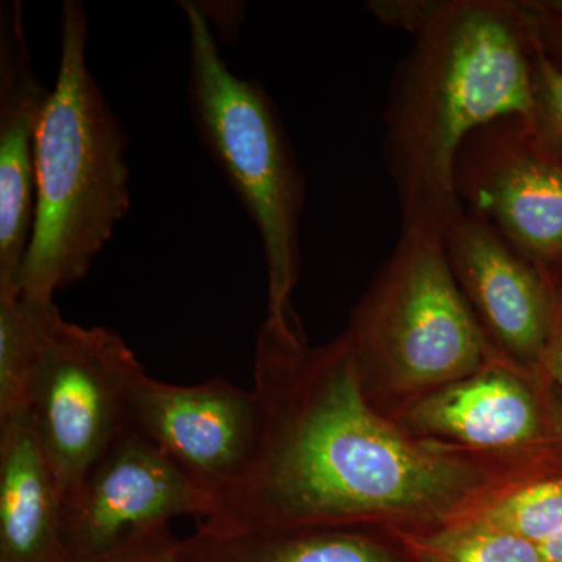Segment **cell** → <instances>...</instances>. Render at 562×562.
<instances>
[{
    "label": "cell",
    "mask_w": 562,
    "mask_h": 562,
    "mask_svg": "<svg viewBox=\"0 0 562 562\" xmlns=\"http://www.w3.org/2000/svg\"><path fill=\"white\" fill-rule=\"evenodd\" d=\"M254 392L257 446L203 527L435 530L468 519L502 487L561 464L497 460L414 438L366 398L346 333L313 346L299 319L262 322Z\"/></svg>",
    "instance_id": "cell-1"
},
{
    "label": "cell",
    "mask_w": 562,
    "mask_h": 562,
    "mask_svg": "<svg viewBox=\"0 0 562 562\" xmlns=\"http://www.w3.org/2000/svg\"><path fill=\"white\" fill-rule=\"evenodd\" d=\"M536 43L513 0H441L395 69L383 157L402 232L443 235L462 210L454 162L473 132L530 120Z\"/></svg>",
    "instance_id": "cell-2"
},
{
    "label": "cell",
    "mask_w": 562,
    "mask_h": 562,
    "mask_svg": "<svg viewBox=\"0 0 562 562\" xmlns=\"http://www.w3.org/2000/svg\"><path fill=\"white\" fill-rule=\"evenodd\" d=\"M57 83L36 136V206L18 295L54 302L90 271L131 209L121 122L88 68L83 3L61 9Z\"/></svg>",
    "instance_id": "cell-3"
},
{
    "label": "cell",
    "mask_w": 562,
    "mask_h": 562,
    "mask_svg": "<svg viewBox=\"0 0 562 562\" xmlns=\"http://www.w3.org/2000/svg\"><path fill=\"white\" fill-rule=\"evenodd\" d=\"M366 398L391 420L482 368L494 353L441 236L402 232L346 330Z\"/></svg>",
    "instance_id": "cell-4"
},
{
    "label": "cell",
    "mask_w": 562,
    "mask_h": 562,
    "mask_svg": "<svg viewBox=\"0 0 562 562\" xmlns=\"http://www.w3.org/2000/svg\"><path fill=\"white\" fill-rule=\"evenodd\" d=\"M190 31L192 120L202 144L247 211L265 250L268 316L297 319L291 305L301 271L305 179L279 111L258 81L222 60L201 7L180 3Z\"/></svg>",
    "instance_id": "cell-5"
},
{
    "label": "cell",
    "mask_w": 562,
    "mask_h": 562,
    "mask_svg": "<svg viewBox=\"0 0 562 562\" xmlns=\"http://www.w3.org/2000/svg\"><path fill=\"white\" fill-rule=\"evenodd\" d=\"M25 303L35 339L27 412L66 497L127 428L128 392L146 369L117 333L70 324L55 302Z\"/></svg>",
    "instance_id": "cell-6"
},
{
    "label": "cell",
    "mask_w": 562,
    "mask_h": 562,
    "mask_svg": "<svg viewBox=\"0 0 562 562\" xmlns=\"http://www.w3.org/2000/svg\"><path fill=\"white\" fill-rule=\"evenodd\" d=\"M394 422L414 438L483 457L562 461V405L552 380L498 350L471 375L414 403Z\"/></svg>",
    "instance_id": "cell-7"
},
{
    "label": "cell",
    "mask_w": 562,
    "mask_h": 562,
    "mask_svg": "<svg viewBox=\"0 0 562 562\" xmlns=\"http://www.w3.org/2000/svg\"><path fill=\"white\" fill-rule=\"evenodd\" d=\"M454 194L562 286V160L520 116L473 132L458 151Z\"/></svg>",
    "instance_id": "cell-8"
},
{
    "label": "cell",
    "mask_w": 562,
    "mask_h": 562,
    "mask_svg": "<svg viewBox=\"0 0 562 562\" xmlns=\"http://www.w3.org/2000/svg\"><path fill=\"white\" fill-rule=\"evenodd\" d=\"M211 512V495L127 425L65 497L66 560L101 562L136 532Z\"/></svg>",
    "instance_id": "cell-9"
},
{
    "label": "cell",
    "mask_w": 562,
    "mask_h": 562,
    "mask_svg": "<svg viewBox=\"0 0 562 562\" xmlns=\"http://www.w3.org/2000/svg\"><path fill=\"white\" fill-rule=\"evenodd\" d=\"M127 419L213 503L246 471L260 435L254 390L222 376L180 386L140 372L128 392Z\"/></svg>",
    "instance_id": "cell-10"
},
{
    "label": "cell",
    "mask_w": 562,
    "mask_h": 562,
    "mask_svg": "<svg viewBox=\"0 0 562 562\" xmlns=\"http://www.w3.org/2000/svg\"><path fill=\"white\" fill-rule=\"evenodd\" d=\"M458 286L503 357L543 372L560 288L494 227L462 209L442 235Z\"/></svg>",
    "instance_id": "cell-11"
},
{
    "label": "cell",
    "mask_w": 562,
    "mask_h": 562,
    "mask_svg": "<svg viewBox=\"0 0 562 562\" xmlns=\"http://www.w3.org/2000/svg\"><path fill=\"white\" fill-rule=\"evenodd\" d=\"M22 3H0V292L16 294L36 206V136L50 91L32 66Z\"/></svg>",
    "instance_id": "cell-12"
},
{
    "label": "cell",
    "mask_w": 562,
    "mask_h": 562,
    "mask_svg": "<svg viewBox=\"0 0 562 562\" xmlns=\"http://www.w3.org/2000/svg\"><path fill=\"white\" fill-rule=\"evenodd\" d=\"M63 494L27 409L0 417V562H68Z\"/></svg>",
    "instance_id": "cell-13"
},
{
    "label": "cell",
    "mask_w": 562,
    "mask_h": 562,
    "mask_svg": "<svg viewBox=\"0 0 562 562\" xmlns=\"http://www.w3.org/2000/svg\"><path fill=\"white\" fill-rule=\"evenodd\" d=\"M187 562H414L382 532L316 530H216L199 525L180 541Z\"/></svg>",
    "instance_id": "cell-14"
},
{
    "label": "cell",
    "mask_w": 562,
    "mask_h": 562,
    "mask_svg": "<svg viewBox=\"0 0 562 562\" xmlns=\"http://www.w3.org/2000/svg\"><path fill=\"white\" fill-rule=\"evenodd\" d=\"M414 562H546L541 546L476 519L425 531H390Z\"/></svg>",
    "instance_id": "cell-15"
},
{
    "label": "cell",
    "mask_w": 562,
    "mask_h": 562,
    "mask_svg": "<svg viewBox=\"0 0 562 562\" xmlns=\"http://www.w3.org/2000/svg\"><path fill=\"white\" fill-rule=\"evenodd\" d=\"M468 519L482 520L538 546L557 538L562 532V465L502 487Z\"/></svg>",
    "instance_id": "cell-16"
},
{
    "label": "cell",
    "mask_w": 562,
    "mask_h": 562,
    "mask_svg": "<svg viewBox=\"0 0 562 562\" xmlns=\"http://www.w3.org/2000/svg\"><path fill=\"white\" fill-rule=\"evenodd\" d=\"M35 339L31 310L20 295L0 292V417L27 409Z\"/></svg>",
    "instance_id": "cell-17"
},
{
    "label": "cell",
    "mask_w": 562,
    "mask_h": 562,
    "mask_svg": "<svg viewBox=\"0 0 562 562\" xmlns=\"http://www.w3.org/2000/svg\"><path fill=\"white\" fill-rule=\"evenodd\" d=\"M535 43L532 110L527 122L539 143L562 160V70L539 47L536 38Z\"/></svg>",
    "instance_id": "cell-18"
},
{
    "label": "cell",
    "mask_w": 562,
    "mask_h": 562,
    "mask_svg": "<svg viewBox=\"0 0 562 562\" xmlns=\"http://www.w3.org/2000/svg\"><path fill=\"white\" fill-rule=\"evenodd\" d=\"M101 562H187L180 554V541L171 524L155 525L136 532Z\"/></svg>",
    "instance_id": "cell-19"
},
{
    "label": "cell",
    "mask_w": 562,
    "mask_h": 562,
    "mask_svg": "<svg viewBox=\"0 0 562 562\" xmlns=\"http://www.w3.org/2000/svg\"><path fill=\"white\" fill-rule=\"evenodd\" d=\"M439 3L441 0H376L369 2L368 9L383 24L416 35L438 10Z\"/></svg>",
    "instance_id": "cell-20"
},
{
    "label": "cell",
    "mask_w": 562,
    "mask_h": 562,
    "mask_svg": "<svg viewBox=\"0 0 562 562\" xmlns=\"http://www.w3.org/2000/svg\"><path fill=\"white\" fill-rule=\"evenodd\" d=\"M211 29L221 33L222 40L231 41L238 35L246 18V3L243 2H198Z\"/></svg>",
    "instance_id": "cell-21"
},
{
    "label": "cell",
    "mask_w": 562,
    "mask_h": 562,
    "mask_svg": "<svg viewBox=\"0 0 562 562\" xmlns=\"http://www.w3.org/2000/svg\"><path fill=\"white\" fill-rule=\"evenodd\" d=\"M543 372L552 380L554 386H560L562 391V286L560 295H558L552 336H550L549 347H547L546 358H543Z\"/></svg>",
    "instance_id": "cell-22"
},
{
    "label": "cell",
    "mask_w": 562,
    "mask_h": 562,
    "mask_svg": "<svg viewBox=\"0 0 562 562\" xmlns=\"http://www.w3.org/2000/svg\"><path fill=\"white\" fill-rule=\"evenodd\" d=\"M519 3L535 24L562 35V0H522Z\"/></svg>",
    "instance_id": "cell-23"
},
{
    "label": "cell",
    "mask_w": 562,
    "mask_h": 562,
    "mask_svg": "<svg viewBox=\"0 0 562 562\" xmlns=\"http://www.w3.org/2000/svg\"><path fill=\"white\" fill-rule=\"evenodd\" d=\"M520 9H522V7H520ZM525 16H527V14H525ZM528 21H530L532 33H535V38L538 41L539 47H541V49L546 52L547 55H549L550 60H552L554 65H557L558 68L562 70L561 33L550 31V29L541 27V25L535 24L530 18H528Z\"/></svg>",
    "instance_id": "cell-24"
},
{
    "label": "cell",
    "mask_w": 562,
    "mask_h": 562,
    "mask_svg": "<svg viewBox=\"0 0 562 562\" xmlns=\"http://www.w3.org/2000/svg\"><path fill=\"white\" fill-rule=\"evenodd\" d=\"M541 550L546 562H562V532L557 538L542 543Z\"/></svg>",
    "instance_id": "cell-25"
}]
</instances>
